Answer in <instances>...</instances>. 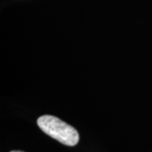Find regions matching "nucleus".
Masks as SVG:
<instances>
[{
  "instance_id": "f03ea898",
  "label": "nucleus",
  "mask_w": 152,
  "mask_h": 152,
  "mask_svg": "<svg viewBox=\"0 0 152 152\" xmlns=\"http://www.w3.org/2000/svg\"><path fill=\"white\" fill-rule=\"evenodd\" d=\"M10 152H24V151H12Z\"/></svg>"
},
{
  "instance_id": "f257e3e1",
  "label": "nucleus",
  "mask_w": 152,
  "mask_h": 152,
  "mask_svg": "<svg viewBox=\"0 0 152 152\" xmlns=\"http://www.w3.org/2000/svg\"><path fill=\"white\" fill-rule=\"evenodd\" d=\"M38 127L46 134L67 146H75L80 141L78 131L71 125L52 115H43L37 119Z\"/></svg>"
}]
</instances>
